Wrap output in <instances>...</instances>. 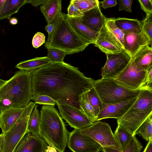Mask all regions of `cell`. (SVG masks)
Listing matches in <instances>:
<instances>
[{
  "label": "cell",
  "instance_id": "6da1fadb",
  "mask_svg": "<svg viewBox=\"0 0 152 152\" xmlns=\"http://www.w3.org/2000/svg\"><path fill=\"white\" fill-rule=\"evenodd\" d=\"M31 72L32 96L47 95L58 104L72 106L83 113L80 97L93 87V79L64 61L51 62Z\"/></svg>",
  "mask_w": 152,
  "mask_h": 152
},
{
  "label": "cell",
  "instance_id": "7a4b0ae2",
  "mask_svg": "<svg viewBox=\"0 0 152 152\" xmlns=\"http://www.w3.org/2000/svg\"><path fill=\"white\" fill-rule=\"evenodd\" d=\"M32 96L31 72L19 70L0 87V112L11 107L24 108Z\"/></svg>",
  "mask_w": 152,
  "mask_h": 152
},
{
  "label": "cell",
  "instance_id": "3957f363",
  "mask_svg": "<svg viewBox=\"0 0 152 152\" xmlns=\"http://www.w3.org/2000/svg\"><path fill=\"white\" fill-rule=\"evenodd\" d=\"M40 114V135L49 145L55 148L58 152H64L69 133L55 105L42 106Z\"/></svg>",
  "mask_w": 152,
  "mask_h": 152
},
{
  "label": "cell",
  "instance_id": "277c9868",
  "mask_svg": "<svg viewBox=\"0 0 152 152\" xmlns=\"http://www.w3.org/2000/svg\"><path fill=\"white\" fill-rule=\"evenodd\" d=\"M52 23L54 28L45 42L46 48L59 49L66 55L72 54L83 51L89 45L72 27L66 14L61 12Z\"/></svg>",
  "mask_w": 152,
  "mask_h": 152
},
{
  "label": "cell",
  "instance_id": "5b68a950",
  "mask_svg": "<svg viewBox=\"0 0 152 152\" xmlns=\"http://www.w3.org/2000/svg\"><path fill=\"white\" fill-rule=\"evenodd\" d=\"M152 115V90H141L137 98L126 112L117 119L118 125L132 135L140 126Z\"/></svg>",
  "mask_w": 152,
  "mask_h": 152
},
{
  "label": "cell",
  "instance_id": "8992f818",
  "mask_svg": "<svg viewBox=\"0 0 152 152\" xmlns=\"http://www.w3.org/2000/svg\"><path fill=\"white\" fill-rule=\"evenodd\" d=\"M93 87L103 103L105 104L117 103L136 98L142 90L126 88L111 78L94 80Z\"/></svg>",
  "mask_w": 152,
  "mask_h": 152
},
{
  "label": "cell",
  "instance_id": "52a82bcc",
  "mask_svg": "<svg viewBox=\"0 0 152 152\" xmlns=\"http://www.w3.org/2000/svg\"><path fill=\"white\" fill-rule=\"evenodd\" d=\"M35 104L31 102L24 107L20 117L4 134L1 152H14L19 142L27 132L28 123Z\"/></svg>",
  "mask_w": 152,
  "mask_h": 152
},
{
  "label": "cell",
  "instance_id": "ba28073f",
  "mask_svg": "<svg viewBox=\"0 0 152 152\" xmlns=\"http://www.w3.org/2000/svg\"><path fill=\"white\" fill-rule=\"evenodd\" d=\"M80 130L82 134L93 140L102 147L120 151L110 127L107 123L96 121Z\"/></svg>",
  "mask_w": 152,
  "mask_h": 152
},
{
  "label": "cell",
  "instance_id": "9c48e42d",
  "mask_svg": "<svg viewBox=\"0 0 152 152\" xmlns=\"http://www.w3.org/2000/svg\"><path fill=\"white\" fill-rule=\"evenodd\" d=\"M134 56L125 68L113 79L118 84L131 89H145L144 86L147 71H141L137 68Z\"/></svg>",
  "mask_w": 152,
  "mask_h": 152
},
{
  "label": "cell",
  "instance_id": "30bf717a",
  "mask_svg": "<svg viewBox=\"0 0 152 152\" xmlns=\"http://www.w3.org/2000/svg\"><path fill=\"white\" fill-rule=\"evenodd\" d=\"M107 60L102 69V78L114 79L125 68L132 57L124 49L117 53L106 54Z\"/></svg>",
  "mask_w": 152,
  "mask_h": 152
},
{
  "label": "cell",
  "instance_id": "8fae6325",
  "mask_svg": "<svg viewBox=\"0 0 152 152\" xmlns=\"http://www.w3.org/2000/svg\"><path fill=\"white\" fill-rule=\"evenodd\" d=\"M67 145L73 152H99L102 148L93 140L76 129L69 133Z\"/></svg>",
  "mask_w": 152,
  "mask_h": 152
},
{
  "label": "cell",
  "instance_id": "7c38bea8",
  "mask_svg": "<svg viewBox=\"0 0 152 152\" xmlns=\"http://www.w3.org/2000/svg\"><path fill=\"white\" fill-rule=\"evenodd\" d=\"M57 105L62 118L74 129L81 130L94 123L84 113L72 106L58 104Z\"/></svg>",
  "mask_w": 152,
  "mask_h": 152
},
{
  "label": "cell",
  "instance_id": "4fadbf2b",
  "mask_svg": "<svg viewBox=\"0 0 152 152\" xmlns=\"http://www.w3.org/2000/svg\"><path fill=\"white\" fill-rule=\"evenodd\" d=\"M137 97L115 104L103 103L102 109L97 116L96 121L107 118H115L117 119L120 118L131 106Z\"/></svg>",
  "mask_w": 152,
  "mask_h": 152
},
{
  "label": "cell",
  "instance_id": "5bb4252c",
  "mask_svg": "<svg viewBox=\"0 0 152 152\" xmlns=\"http://www.w3.org/2000/svg\"><path fill=\"white\" fill-rule=\"evenodd\" d=\"M47 143L40 135L27 132L14 152H46Z\"/></svg>",
  "mask_w": 152,
  "mask_h": 152
},
{
  "label": "cell",
  "instance_id": "9a60e30c",
  "mask_svg": "<svg viewBox=\"0 0 152 152\" xmlns=\"http://www.w3.org/2000/svg\"><path fill=\"white\" fill-rule=\"evenodd\" d=\"M77 18L84 25L99 33L105 23L106 18L101 11L99 3L95 7L83 12V16Z\"/></svg>",
  "mask_w": 152,
  "mask_h": 152
},
{
  "label": "cell",
  "instance_id": "2e32d148",
  "mask_svg": "<svg viewBox=\"0 0 152 152\" xmlns=\"http://www.w3.org/2000/svg\"><path fill=\"white\" fill-rule=\"evenodd\" d=\"M152 43L143 31L140 34L127 33L124 34V49L132 57L141 47L150 45Z\"/></svg>",
  "mask_w": 152,
  "mask_h": 152
},
{
  "label": "cell",
  "instance_id": "e0dca14e",
  "mask_svg": "<svg viewBox=\"0 0 152 152\" xmlns=\"http://www.w3.org/2000/svg\"><path fill=\"white\" fill-rule=\"evenodd\" d=\"M94 44L105 54H113L123 49L107 31L105 23L99 32Z\"/></svg>",
  "mask_w": 152,
  "mask_h": 152
},
{
  "label": "cell",
  "instance_id": "ac0fdd59",
  "mask_svg": "<svg viewBox=\"0 0 152 152\" xmlns=\"http://www.w3.org/2000/svg\"><path fill=\"white\" fill-rule=\"evenodd\" d=\"M24 108L11 107L0 112V128L2 133L6 132L13 125L20 117Z\"/></svg>",
  "mask_w": 152,
  "mask_h": 152
},
{
  "label": "cell",
  "instance_id": "d6986e66",
  "mask_svg": "<svg viewBox=\"0 0 152 152\" xmlns=\"http://www.w3.org/2000/svg\"><path fill=\"white\" fill-rule=\"evenodd\" d=\"M67 19L74 31L85 42L88 44H94L99 33L84 25L77 18H69L67 16Z\"/></svg>",
  "mask_w": 152,
  "mask_h": 152
},
{
  "label": "cell",
  "instance_id": "ffe728a7",
  "mask_svg": "<svg viewBox=\"0 0 152 152\" xmlns=\"http://www.w3.org/2000/svg\"><path fill=\"white\" fill-rule=\"evenodd\" d=\"M137 67L141 71H147L152 67V48L147 45L140 48L134 56Z\"/></svg>",
  "mask_w": 152,
  "mask_h": 152
},
{
  "label": "cell",
  "instance_id": "44dd1931",
  "mask_svg": "<svg viewBox=\"0 0 152 152\" xmlns=\"http://www.w3.org/2000/svg\"><path fill=\"white\" fill-rule=\"evenodd\" d=\"M61 0H48L41 5L40 10L48 24L52 23L61 13Z\"/></svg>",
  "mask_w": 152,
  "mask_h": 152
},
{
  "label": "cell",
  "instance_id": "7402d4cb",
  "mask_svg": "<svg viewBox=\"0 0 152 152\" xmlns=\"http://www.w3.org/2000/svg\"><path fill=\"white\" fill-rule=\"evenodd\" d=\"M117 26L124 34L127 33L140 34L142 31V22L137 19L118 18H114Z\"/></svg>",
  "mask_w": 152,
  "mask_h": 152
},
{
  "label": "cell",
  "instance_id": "603a6c76",
  "mask_svg": "<svg viewBox=\"0 0 152 152\" xmlns=\"http://www.w3.org/2000/svg\"><path fill=\"white\" fill-rule=\"evenodd\" d=\"M51 62L52 61L47 56L36 57L20 61L15 67L20 70L32 72L40 69Z\"/></svg>",
  "mask_w": 152,
  "mask_h": 152
},
{
  "label": "cell",
  "instance_id": "cb8c5ba5",
  "mask_svg": "<svg viewBox=\"0 0 152 152\" xmlns=\"http://www.w3.org/2000/svg\"><path fill=\"white\" fill-rule=\"evenodd\" d=\"M26 4V0H6L0 16V20L9 19L17 12L20 7Z\"/></svg>",
  "mask_w": 152,
  "mask_h": 152
},
{
  "label": "cell",
  "instance_id": "d4e9b609",
  "mask_svg": "<svg viewBox=\"0 0 152 152\" xmlns=\"http://www.w3.org/2000/svg\"><path fill=\"white\" fill-rule=\"evenodd\" d=\"M105 26L113 39L124 49V34L117 26L115 23L114 18H106Z\"/></svg>",
  "mask_w": 152,
  "mask_h": 152
},
{
  "label": "cell",
  "instance_id": "484cf974",
  "mask_svg": "<svg viewBox=\"0 0 152 152\" xmlns=\"http://www.w3.org/2000/svg\"><path fill=\"white\" fill-rule=\"evenodd\" d=\"M36 104L33 109L28 119L27 132L38 135L40 134L41 123L40 114L37 108Z\"/></svg>",
  "mask_w": 152,
  "mask_h": 152
},
{
  "label": "cell",
  "instance_id": "4316f807",
  "mask_svg": "<svg viewBox=\"0 0 152 152\" xmlns=\"http://www.w3.org/2000/svg\"><path fill=\"white\" fill-rule=\"evenodd\" d=\"M115 138L121 151L125 150L133 136L126 130L118 125L114 134Z\"/></svg>",
  "mask_w": 152,
  "mask_h": 152
},
{
  "label": "cell",
  "instance_id": "83f0119b",
  "mask_svg": "<svg viewBox=\"0 0 152 152\" xmlns=\"http://www.w3.org/2000/svg\"><path fill=\"white\" fill-rule=\"evenodd\" d=\"M87 91L81 95L80 99V105L83 113L94 123L96 121V117L89 100Z\"/></svg>",
  "mask_w": 152,
  "mask_h": 152
},
{
  "label": "cell",
  "instance_id": "f1b7e54d",
  "mask_svg": "<svg viewBox=\"0 0 152 152\" xmlns=\"http://www.w3.org/2000/svg\"><path fill=\"white\" fill-rule=\"evenodd\" d=\"M136 134L140 136L146 141L152 139V115L139 127L135 133Z\"/></svg>",
  "mask_w": 152,
  "mask_h": 152
},
{
  "label": "cell",
  "instance_id": "f546056e",
  "mask_svg": "<svg viewBox=\"0 0 152 152\" xmlns=\"http://www.w3.org/2000/svg\"><path fill=\"white\" fill-rule=\"evenodd\" d=\"M142 148L141 143L136 138L135 135H134L127 148L123 151L107 147H102L101 151L102 152H140Z\"/></svg>",
  "mask_w": 152,
  "mask_h": 152
},
{
  "label": "cell",
  "instance_id": "4dcf8cb0",
  "mask_svg": "<svg viewBox=\"0 0 152 152\" xmlns=\"http://www.w3.org/2000/svg\"><path fill=\"white\" fill-rule=\"evenodd\" d=\"M87 94L89 102L97 118L102 109L103 103L94 87L87 91Z\"/></svg>",
  "mask_w": 152,
  "mask_h": 152
},
{
  "label": "cell",
  "instance_id": "1f68e13d",
  "mask_svg": "<svg viewBox=\"0 0 152 152\" xmlns=\"http://www.w3.org/2000/svg\"><path fill=\"white\" fill-rule=\"evenodd\" d=\"M83 12L96 7L99 3L97 0H72L70 1Z\"/></svg>",
  "mask_w": 152,
  "mask_h": 152
},
{
  "label": "cell",
  "instance_id": "d6a6232c",
  "mask_svg": "<svg viewBox=\"0 0 152 152\" xmlns=\"http://www.w3.org/2000/svg\"><path fill=\"white\" fill-rule=\"evenodd\" d=\"M47 52V56L52 62H64V58L66 55L64 51L55 48L48 49Z\"/></svg>",
  "mask_w": 152,
  "mask_h": 152
},
{
  "label": "cell",
  "instance_id": "836d02e7",
  "mask_svg": "<svg viewBox=\"0 0 152 152\" xmlns=\"http://www.w3.org/2000/svg\"><path fill=\"white\" fill-rule=\"evenodd\" d=\"M31 100L35 104L44 105H55L58 104L57 102L49 96L45 95L32 96Z\"/></svg>",
  "mask_w": 152,
  "mask_h": 152
},
{
  "label": "cell",
  "instance_id": "e575fe53",
  "mask_svg": "<svg viewBox=\"0 0 152 152\" xmlns=\"http://www.w3.org/2000/svg\"><path fill=\"white\" fill-rule=\"evenodd\" d=\"M142 30L152 43V16L146 15L145 19L142 21Z\"/></svg>",
  "mask_w": 152,
  "mask_h": 152
},
{
  "label": "cell",
  "instance_id": "d590c367",
  "mask_svg": "<svg viewBox=\"0 0 152 152\" xmlns=\"http://www.w3.org/2000/svg\"><path fill=\"white\" fill-rule=\"evenodd\" d=\"M67 11L66 15L69 18H78L83 16V13L78 7L71 2L67 8Z\"/></svg>",
  "mask_w": 152,
  "mask_h": 152
},
{
  "label": "cell",
  "instance_id": "8d00e7d4",
  "mask_svg": "<svg viewBox=\"0 0 152 152\" xmlns=\"http://www.w3.org/2000/svg\"><path fill=\"white\" fill-rule=\"evenodd\" d=\"M45 42V36L43 33L37 32L34 36L32 43L33 47L37 48Z\"/></svg>",
  "mask_w": 152,
  "mask_h": 152
},
{
  "label": "cell",
  "instance_id": "74e56055",
  "mask_svg": "<svg viewBox=\"0 0 152 152\" xmlns=\"http://www.w3.org/2000/svg\"><path fill=\"white\" fill-rule=\"evenodd\" d=\"M141 9L146 13V15L152 14V1L151 0H138Z\"/></svg>",
  "mask_w": 152,
  "mask_h": 152
},
{
  "label": "cell",
  "instance_id": "f35d334b",
  "mask_svg": "<svg viewBox=\"0 0 152 152\" xmlns=\"http://www.w3.org/2000/svg\"><path fill=\"white\" fill-rule=\"evenodd\" d=\"M133 1L130 0H119V10H125L128 12H132L131 7Z\"/></svg>",
  "mask_w": 152,
  "mask_h": 152
},
{
  "label": "cell",
  "instance_id": "ab89813d",
  "mask_svg": "<svg viewBox=\"0 0 152 152\" xmlns=\"http://www.w3.org/2000/svg\"><path fill=\"white\" fill-rule=\"evenodd\" d=\"M144 87L145 89L152 90V67L147 70Z\"/></svg>",
  "mask_w": 152,
  "mask_h": 152
},
{
  "label": "cell",
  "instance_id": "60d3db41",
  "mask_svg": "<svg viewBox=\"0 0 152 152\" xmlns=\"http://www.w3.org/2000/svg\"><path fill=\"white\" fill-rule=\"evenodd\" d=\"M99 2L101 4L102 7L104 9L115 6L117 4V1L116 0H106Z\"/></svg>",
  "mask_w": 152,
  "mask_h": 152
},
{
  "label": "cell",
  "instance_id": "b9f144b4",
  "mask_svg": "<svg viewBox=\"0 0 152 152\" xmlns=\"http://www.w3.org/2000/svg\"><path fill=\"white\" fill-rule=\"evenodd\" d=\"M48 0H26L27 3H30L33 6L37 7L40 5H42L44 3Z\"/></svg>",
  "mask_w": 152,
  "mask_h": 152
},
{
  "label": "cell",
  "instance_id": "7bdbcfd3",
  "mask_svg": "<svg viewBox=\"0 0 152 152\" xmlns=\"http://www.w3.org/2000/svg\"><path fill=\"white\" fill-rule=\"evenodd\" d=\"M54 28V24L53 23L47 24L45 27V29L48 32V37L50 36L52 33Z\"/></svg>",
  "mask_w": 152,
  "mask_h": 152
},
{
  "label": "cell",
  "instance_id": "ee69618b",
  "mask_svg": "<svg viewBox=\"0 0 152 152\" xmlns=\"http://www.w3.org/2000/svg\"><path fill=\"white\" fill-rule=\"evenodd\" d=\"M143 152H152V139L148 141Z\"/></svg>",
  "mask_w": 152,
  "mask_h": 152
},
{
  "label": "cell",
  "instance_id": "f6af8a7d",
  "mask_svg": "<svg viewBox=\"0 0 152 152\" xmlns=\"http://www.w3.org/2000/svg\"><path fill=\"white\" fill-rule=\"evenodd\" d=\"M46 152H58L55 148L50 145L47 146Z\"/></svg>",
  "mask_w": 152,
  "mask_h": 152
},
{
  "label": "cell",
  "instance_id": "bcb514c9",
  "mask_svg": "<svg viewBox=\"0 0 152 152\" xmlns=\"http://www.w3.org/2000/svg\"><path fill=\"white\" fill-rule=\"evenodd\" d=\"M6 0H0V16L4 9Z\"/></svg>",
  "mask_w": 152,
  "mask_h": 152
},
{
  "label": "cell",
  "instance_id": "7dc6e473",
  "mask_svg": "<svg viewBox=\"0 0 152 152\" xmlns=\"http://www.w3.org/2000/svg\"><path fill=\"white\" fill-rule=\"evenodd\" d=\"M4 134L3 133L0 134V152H1L3 142Z\"/></svg>",
  "mask_w": 152,
  "mask_h": 152
},
{
  "label": "cell",
  "instance_id": "c3c4849f",
  "mask_svg": "<svg viewBox=\"0 0 152 152\" xmlns=\"http://www.w3.org/2000/svg\"><path fill=\"white\" fill-rule=\"evenodd\" d=\"M10 23L12 25H15L17 24L18 20L17 18H13L10 19Z\"/></svg>",
  "mask_w": 152,
  "mask_h": 152
},
{
  "label": "cell",
  "instance_id": "681fc988",
  "mask_svg": "<svg viewBox=\"0 0 152 152\" xmlns=\"http://www.w3.org/2000/svg\"><path fill=\"white\" fill-rule=\"evenodd\" d=\"M6 81L7 80L0 79V87L5 83Z\"/></svg>",
  "mask_w": 152,
  "mask_h": 152
}]
</instances>
